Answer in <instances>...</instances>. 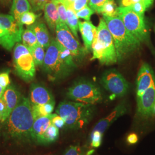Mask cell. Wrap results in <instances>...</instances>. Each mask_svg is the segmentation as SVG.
Listing matches in <instances>:
<instances>
[{
  "instance_id": "obj_38",
  "label": "cell",
  "mask_w": 155,
  "mask_h": 155,
  "mask_svg": "<svg viewBox=\"0 0 155 155\" xmlns=\"http://www.w3.org/2000/svg\"><path fill=\"white\" fill-rule=\"evenodd\" d=\"M64 155H83L81 148L77 145H71L67 149Z\"/></svg>"
},
{
  "instance_id": "obj_19",
  "label": "cell",
  "mask_w": 155,
  "mask_h": 155,
  "mask_svg": "<svg viewBox=\"0 0 155 155\" xmlns=\"http://www.w3.org/2000/svg\"><path fill=\"white\" fill-rule=\"evenodd\" d=\"M21 96L20 91L15 86L11 84L6 88L1 98L5 102L9 116L18 105Z\"/></svg>"
},
{
  "instance_id": "obj_43",
  "label": "cell",
  "mask_w": 155,
  "mask_h": 155,
  "mask_svg": "<svg viewBox=\"0 0 155 155\" xmlns=\"http://www.w3.org/2000/svg\"><path fill=\"white\" fill-rule=\"evenodd\" d=\"M8 36V32L4 28L0 26V41Z\"/></svg>"
},
{
  "instance_id": "obj_12",
  "label": "cell",
  "mask_w": 155,
  "mask_h": 155,
  "mask_svg": "<svg viewBox=\"0 0 155 155\" xmlns=\"http://www.w3.org/2000/svg\"><path fill=\"white\" fill-rule=\"evenodd\" d=\"M137 114L143 118L153 116L155 105V83L145 91L140 97L137 98Z\"/></svg>"
},
{
  "instance_id": "obj_29",
  "label": "cell",
  "mask_w": 155,
  "mask_h": 155,
  "mask_svg": "<svg viewBox=\"0 0 155 155\" xmlns=\"http://www.w3.org/2000/svg\"><path fill=\"white\" fill-rule=\"evenodd\" d=\"M54 1L55 2L56 5L57 6L60 22L67 24V8L66 6L60 1Z\"/></svg>"
},
{
  "instance_id": "obj_3",
  "label": "cell",
  "mask_w": 155,
  "mask_h": 155,
  "mask_svg": "<svg viewBox=\"0 0 155 155\" xmlns=\"http://www.w3.org/2000/svg\"><path fill=\"white\" fill-rule=\"evenodd\" d=\"M113 37L118 61L139 50L141 43L129 32L119 17L103 16Z\"/></svg>"
},
{
  "instance_id": "obj_5",
  "label": "cell",
  "mask_w": 155,
  "mask_h": 155,
  "mask_svg": "<svg viewBox=\"0 0 155 155\" xmlns=\"http://www.w3.org/2000/svg\"><path fill=\"white\" fill-rule=\"evenodd\" d=\"M93 57L91 61L98 60L100 63L111 65L116 63V51L114 41L104 18H100L97 35L92 45Z\"/></svg>"
},
{
  "instance_id": "obj_44",
  "label": "cell",
  "mask_w": 155,
  "mask_h": 155,
  "mask_svg": "<svg viewBox=\"0 0 155 155\" xmlns=\"http://www.w3.org/2000/svg\"><path fill=\"white\" fill-rule=\"evenodd\" d=\"M142 1L144 2L146 9H148L153 4L154 0H142Z\"/></svg>"
},
{
  "instance_id": "obj_45",
  "label": "cell",
  "mask_w": 155,
  "mask_h": 155,
  "mask_svg": "<svg viewBox=\"0 0 155 155\" xmlns=\"http://www.w3.org/2000/svg\"><path fill=\"white\" fill-rule=\"evenodd\" d=\"M11 2V0H0V2L4 5H8Z\"/></svg>"
},
{
  "instance_id": "obj_33",
  "label": "cell",
  "mask_w": 155,
  "mask_h": 155,
  "mask_svg": "<svg viewBox=\"0 0 155 155\" xmlns=\"http://www.w3.org/2000/svg\"><path fill=\"white\" fill-rule=\"evenodd\" d=\"M129 8L134 12L142 16H144V13L147 9L145 6L144 5V2L142 1L134 3L132 5L130 6Z\"/></svg>"
},
{
  "instance_id": "obj_18",
  "label": "cell",
  "mask_w": 155,
  "mask_h": 155,
  "mask_svg": "<svg viewBox=\"0 0 155 155\" xmlns=\"http://www.w3.org/2000/svg\"><path fill=\"white\" fill-rule=\"evenodd\" d=\"M33 31L37 40L38 44L45 49H47L51 41L50 33L44 22L39 21L34 23L32 25L28 26Z\"/></svg>"
},
{
  "instance_id": "obj_15",
  "label": "cell",
  "mask_w": 155,
  "mask_h": 155,
  "mask_svg": "<svg viewBox=\"0 0 155 155\" xmlns=\"http://www.w3.org/2000/svg\"><path fill=\"white\" fill-rule=\"evenodd\" d=\"M127 108L124 104H121L117 106L107 116L100 120L94 127L92 131H98L104 134L106 130L117 120L119 117L125 114Z\"/></svg>"
},
{
  "instance_id": "obj_2",
  "label": "cell",
  "mask_w": 155,
  "mask_h": 155,
  "mask_svg": "<svg viewBox=\"0 0 155 155\" xmlns=\"http://www.w3.org/2000/svg\"><path fill=\"white\" fill-rule=\"evenodd\" d=\"M71 52L52 39L45 52L42 68L48 79L55 82L67 77L77 68Z\"/></svg>"
},
{
  "instance_id": "obj_41",
  "label": "cell",
  "mask_w": 155,
  "mask_h": 155,
  "mask_svg": "<svg viewBox=\"0 0 155 155\" xmlns=\"http://www.w3.org/2000/svg\"><path fill=\"white\" fill-rule=\"evenodd\" d=\"M127 142L130 144H136L138 141V136L135 133H131L127 137Z\"/></svg>"
},
{
  "instance_id": "obj_25",
  "label": "cell",
  "mask_w": 155,
  "mask_h": 155,
  "mask_svg": "<svg viewBox=\"0 0 155 155\" xmlns=\"http://www.w3.org/2000/svg\"><path fill=\"white\" fill-rule=\"evenodd\" d=\"M100 14H102L103 16L118 17V7L114 0H109L102 6Z\"/></svg>"
},
{
  "instance_id": "obj_26",
  "label": "cell",
  "mask_w": 155,
  "mask_h": 155,
  "mask_svg": "<svg viewBox=\"0 0 155 155\" xmlns=\"http://www.w3.org/2000/svg\"><path fill=\"white\" fill-rule=\"evenodd\" d=\"M59 134V129L51 124L44 134L41 144L47 145L55 142L58 139Z\"/></svg>"
},
{
  "instance_id": "obj_9",
  "label": "cell",
  "mask_w": 155,
  "mask_h": 155,
  "mask_svg": "<svg viewBox=\"0 0 155 155\" xmlns=\"http://www.w3.org/2000/svg\"><path fill=\"white\" fill-rule=\"evenodd\" d=\"M56 40L64 47L69 50L74 58L78 61H81L86 55L89 53L83 47L77 39L74 36L67 25L59 22L55 29Z\"/></svg>"
},
{
  "instance_id": "obj_49",
  "label": "cell",
  "mask_w": 155,
  "mask_h": 155,
  "mask_svg": "<svg viewBox=\"0 0 155 155\" xmlns=\"http://www.w3.org/2000/svg\"><path fill=\"white\" fill-rule=\"evenodd\" d=\"M54 1H58V0H54Z\"/></svg>"
},
{
  "instance_id": "obj_11",
  "label": "cell",
  "mask_w": 155,
  "mask_h": 155,
  "mask_svg": "<svg viewBox=\"0 0 155 155\" xmlns=\"http://www.w3.org/2000/svg\"><path fill=\"white\" fill-rule=\"evenodd\" d=\"M100 83L105 89L116 97H121L127 93L129 83L122 75L114 69L104 72Z\"/></svg>"
},
{
  "instance_id": "obj_34",
  "label": "cell",
  "mask_w": 155,
  "mask_h": 155,
  "mask_svg": "<svg viewBox=\"0 0 155 155\" xmlns=\"http://www.w3.org/2000/svg\"><path fill=\"white\" fill-rule=\"evenodd\" d=\"M109 0H89V6L98 13H100L102 6Z\"/></svg>"
},
{
  "instance_id": "obj_22",
  "label": "cell",
  "mask_w": 155,
  "mask_h": 155,
  "mask_svg": "<svg viewBox=\"0 0 155 155\" xmlns=\"http://www.w3.org/2000/svg\"><path fill=\"white\" fill-rule=\"evenodd\" d=\"M55 102H51L43 105L32 106L34 119L36 120L39 117L47 116L52 114L54 109Z\"/></svg>"
},
{
  "instance_id": "obj_48",
  "label": "cell",
  "mask_w": 155,
  "mask_h": 155,
  "mask_svg": "<svg viewBox=\"0 0 155 155\" xmlns=\"http://www.w3.org/2000/svg\"><path fill=\"white\" fill-rule=\"evenodd\" d=\"M154 31H155V26L154 27Z\"/></svg>"
},
{
  "instance_id": "obj_23",
  "label": "cell",
  "mask_w": 155,
  "mask_h": 155,
  "mask_svg": "<svg viewBox=\"0 0 155 155\" xmlns=\"http://www.w3.org/2000/svg\"><path fill=\"white\" fill-rule=\"evenodd\" d=\"M67 25L76 39H78V32L79 30V23L80 21L78 19L79 18L76 15V12L71 8H67Z\"/></svg>"
},
{
  "instance_id": "obj_1",
  "label": "cell",
  "mask_w": 155,
  "mask_h": 155,
  "mask_svg": "<svg viewBox=\"0 0 155 155\" xmlns=\"http://www.w3.org/2000/svg\"><path fill=\"white\" fill-rule=\"evenodd\" d=\"M35 119L29 99L21 96L16 107L2 122V133L8 140L17 142L32 141V130Z\"/></svg>"
},
{
  "instance_id": "obj_24",
  "label": "cell",
  "mask_w": 155,
  "mask_h": 155,
  "mask_svg": "<svg viewBox=\"0 0 155 155\" xmlns=\"http://www.w3.org/2000/svg\"><path fill=\"white\" fill-rule=\"evenodd\" d=\"M22 44L31 52L38 44L37 38L33 31L27 28L24 31L22 35Z\"/></svg>"
},
{
  "instance_id": "obj_16",
  "label": "cell",
  "mask_w": 155,
  "mask_h": 155,
  "mask_svg": "<svg viewBox=\"0 0 155 155\" xmlns=\"http://www.w3.org/2000/svg\"><path fill=\"white\" fill-rule=\"evenodd\" d=\"M79 29L83 39L85 49L89 52L97 35V27L90 21H79Z\"/></svg>"
},
{
  "instance_id": "obj_36",
  "label": "cell",
  "mask_w": 155,
  "mask_h": 155,
  "mask_svg": "<svg viewBox=\"0 0 155 155\" xmlns=\"http://www.w3.org/2000/svg\"><path fill=\"white\" fill-rule=\"evenodd\" d=\"M11 81L9 77V71L0 72V85L4 89L10 85Z\"/></svg>"
},
{
  "instance_id": "obj_46",
  "label": "cell",
  "mask_w": 155,
  "mask_h": 155,
  "mask_svg": "<svg viewBox=\"0 0 155 155\" xmlns=\"http://www.w3.org/2000/svg\"><path fill=\"white\" fill-rule=\"evenodd\" d=\"M5 89H4L3 87H2L1 85H0V98L2 97V95L4 93V91H5Z\"/></svg>"
},
{
  "instance_id": "obj_17",
  "label": "cell",
  "mask_w": 155,
  "mask_h": 155,
  "mask_svg": "<svg viewBox=\"0 0 155 155\" xmlns=\"http://www.w3.org/2000/svg\"><path fill=\"white\" fill-rule=\"evenodd\" d=\"M52 114L47 116L41 117L35 120L32 130V141L41 144L42 139L45 131L52 124Z\"/></svg>"
},
{
  "instance_id": "obj_42",
  "label": "cell",
  "mask_w": 155,
  "mask_h": 155,
  "mask_svg": "<svg viewBox=\"0 0 155 155\" xmlns=\"http://www.w3.org/2000/svg\"><path fill=\"white\" fill-rule=\"evenodd\" d=\"M58 1L63 3L64 5L66 6L67 8H72V5L75 2L76 0H58Z\"/></svg>"
},
{
  "instance_id": "obj_27",
  "label": "cell",
  "mask_w": 155,
  "mask_h": 155,
  "mask_svg": "<svg viewBox=\"0 0 155 155\" xmlns=\"http://www.w3.org/2000/svg\"><path fill=\"white\" fill-rule=\"evenodd\" d=\"M31 53L33 56L36 66H42L45 55V48L41 45H38L31 51Z\"/></svg>"
},
{
  "instance_id": "obj_21",
  "label": "cell",
  "mask_w": 155,
  "mask_h": 155,
  "mask_svg": "<svg viewBox=\"0 0 155 155\" xmlns=\"http://www.w3.org/2000/svg\"><path fill=\"white\" fill-rule=\"evenodd\" d=\"M31 8L29 0H13L10 13L17 21L20 22V19L22 14L29 11Z\"/></svg>"
},
{
  "instance_id": "obj_30",
  "label": "cell",
  "mask_w": 155,
  "mask_h": 155,
  "mask_svg": "<svg viewBox=\"0 0 155 155\" xmlns=\"http://www.w3.org/2000/svg\"><path fill=\"white\" fill-rule=\"evenodd\" d=\"M103 134L98 131H92L90 134V143L91 147L98 148L102 144Z\"/></svg>"
},
{
  "instance_id": "obj_6",
  "label": "cell",
  "mask_w": 155,
  "mask_h": 155,
  "mask_svg": "<svg viewBox=\"0 0 155 155\" xmlns=\"http://www.w3.org/2000/svg\"><path fill=\"white\" fill-rule=\"evenodd\" d=\"M67 97L74 101L94 105L102 101L100 87L87 80L76 81L68 89Z\"/></svg>"
},
{
  "instance_id": "obj_47",
  "label": "cell",
  "mask_w": 155,
  "mask_h": 155,
  "mask_svg": "<svg viewBox=\"0 0 155 155\" xmlns=\"http://www.w3.org/2000/svg\"><path fill=\"white\" fill-rule=\"evenodd\" d=\"M153 116L155 115V105L154 106V108H153Z\"/></svg>"
},
{
  "instance_id": "obj_28",
  "label": "cell",
  "mask_w": 155,
  "mask_h": 155,
  "mask_svg": "<svg viewBox=\"0 0 155 155\" xmlns=\"http://www.w3.org/2000/svg\"><path fill=\"white\" fill-rule=\"evenodd\" d=\"M38 17V15H36L33 12L28 11L22 14V16L20 17V22L22 25H26L29 26L33 24Z\"/></svg>"
},
{
  "instance_id": "obj_20",
  "label": "cell",
  "mask_w": 155,
  "mask_h": 155,
  "mask_svg": "<svg viewBox=\"0 0 155 155\" xmlns=\"http://www.w3.org/2000/svg\"><path fill=\"white\" fill-rule=\"evenodd\" d=\"M45 18L48 27L51 31H55L56 25L60 22L59 14L56 3L52 0L48 2L44 8Z\"/></svg>"
},
{
  "instance_id": "obj_32",
  "label": "cell",
  "mask_w": 155,
  "mask_h": 155,
  "mask_svg": "<svg viewBox=\"0 0 155 155\" xmlns=\"http://www.w3.org/2000/svg\"><path fill=\"white\" fill-rule=\"evenodd\" d=\"M52 0H29L33 11H39L44 9L45 6Z\"/></svg>"
},
{
  "instance_id": "obj_10",
  "label": "cell",
  "mask_w": 155,
  "mask_h": 155,
  "mask_svg": "<svg viewBox=\"0 0 155 155\" xmlns=\"http://www.w3.org/2000/svg\"><path fill=\"white\" fill-rule=\"evenodd\" d=\"M0 26L8 32V36L0 41V45L5 50L11 51L15 45L22 40L23 25L11 15L0 14Z\"/></svg>"
},
{
  "instance_id": "obj_39",
  "label": "cell",
  "mask_w": 155,
  "mask_h": 155,
  "mask_svg": "<svg viewBox=\"0 0 155 155\" xmlns=\"http://www.w3.org/2000/svg\"><path fill=\"white\" fill-rule=\"evenodd\" d=\"M89 0H76L72 5V9L75 12L81 11L87 5Z\"/></svg>"
},
{
  "instance_id": "obj_50",
  "label": "cell",
  "mask_w": 155,
  "mask_h": 155,
  "mask_svg": "<svg viewBox=\"0 0 155 155\" xmlns=\"http://www.w3.org/2000/svg\"></svg>"
},
{
  "instance_id": "obj_14",
  "label": "cell",
  "mask_w": 155,
  "mask_h": 155,
  "mask_svg": "<svg viewBox=\"0 0 155 155\" xmlns=\"http://www.w3.org/2000/svg\"><path fill=\"white\" fill-rule=\"evenodd\" d=\"M29 101L32 106L55 102L50 90L39 83L32 84L29 91Z\"/></svg>"
},
{
  "instance_id": "obj_4",
  "label": "cell",
  "mask_w": 155,
  "mask_h": 155,
  "mask_svg": "<svg viewBox=\"0 0 155 155\" xmlns=\"http://www.w3.org/2000/svg\"><path fill=\"white\" fill-rule=\"evenodd\" d=\"M94 106L64 101L56 108V113L63 119L67 128L78 130L86 127L94 116Z\"/></svg>"
},
{
  "instance_id": "obj_8",
  "label": "cell",
  "mask_w": 155,
  "mask_h": 155,
  "mask_svg": "<svg viewBox=\"0 0 155 155\" xmlns=\"http://www.w3.org/2000/svg\"><path fill=\"white\" fill-rule=\"evenodd\" d=\"M125 28L134 38L141 43L148 38V29L144 20V16L136 13L129 7H118V16Z\"/></svg>"
},
{
  "instance_id": "obj_37",
  "label": "cell",
  "mask_w": 155,
  "mask_h": 155,
  "mask_svg": "<svg viewBox=\"0 0 155 155\" xmlns=\"http://www.w3.org/2000/svg\"><path fill=\"white\" fill-rule=\"evenodd\" d=\"M51 123L58 129H61L66 127V123L63 119L56 113L52 114Z\"/></svg>"
},
{
  "instance_id": "obj_40",
  "label": "cell",
  "mask_w": 155,
  "mask_h": 155,
  "mask_svg": "<svg viewBox=\"0 0 155 155\" xmlns=\"http://www.w3.org/2000/svg\"><path fill=\"white\" fill-rule=\"evenodd\" d=\"M142 0H120V7H129L134 3L141 1Z\"/></svg>"
},
{
  "instance_id": "obj_31",
  "label": "cell",
  "mask_w": 155,
  "mask_h": 155,
  "mask_svg": "<svg viewBox=\"0 0 155 155\" xmlns=\"http://www.w3.org/2000/svg\"><path fill=\"white\" fill-rule=\"evenodd\" d=\"M94 10L89 6H86L81 11L76 12V15L78 18H83L86 21H90L91 16L94 13Z\"/></svg>"
},
{
  "instance_id": "obj_7",
  "label": "cell",
  "mask_w": 155,
  "mask_h": 155,
  "mask_svg": "<svg viewBox=\"0 0 155 155\" xmlns=\"http://www.w3.org/2000/svg\"><path fill=\"white\" fill-rule=\"evenodd\" d=\"M13 65L18 77L25 82L33 81L36 64L31 52L23 44L17 43L13 52Z\"/></svg>"
},
{
  "instance_id": "obj_35",
  "label": "cell",
  "mask_w": 155,
  "mask_h": 155,
  "mask_svg": "<svg viewBox=\"0 0 155 155\" xmlns=\"http://www.w3.org/2000/svg\"><path fill=\"white\" fill-rule=\"evenodd\" d=\"M9 117L5 102L2 98H0V121L4 122Z\"/></svg>"
},
{
  "instance_id": "obj_13",
  "label": "cell",
  "mask_w": 155,
  "mask_h": 155,
  "mask_svg": "<svg viewBox=\"0 0 155 155\" xmlns=\"http://www.w3.org/2000/svg\"><path fill=\"white\" fill-rule=\"evenodd\" d=\"M155 83V75L153 70L148 64H143L140 68L137 78V98L140 97L145 90Z\"/></svg>"
}]
</instances>
